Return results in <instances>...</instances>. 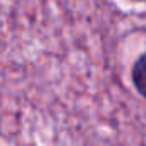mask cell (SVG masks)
<instances>
[{
    "label": "cell",
    "mask_w": 146,
    "mask_h": 146,
    "mask_svg": "<svg viewBox=\"0 0 146 146\" xmlns=\"http://www.w3.org/2000/svg\"><path fill=\"white\" fill-rule=\"evenodd\" d=\"M132 83L137 93L146 100V53H143L132 67Z\"/></svg>",
    "instance_id": "cell-1"
},
{
    "label": "cell",
    "mask_w": 146,
    "mask_h": 146,
    "mask_svg": "<svg viewBox=\"0 0 146 146\" xmlns=\"http://www.w3.org/2000/svg\"><path fill=\"white\" fill-rule=\"evenodd\" d=\"M136 2H143V0H136Z\"/></svg>",
    "instance_id": "cell-2"
}]
</instances>
